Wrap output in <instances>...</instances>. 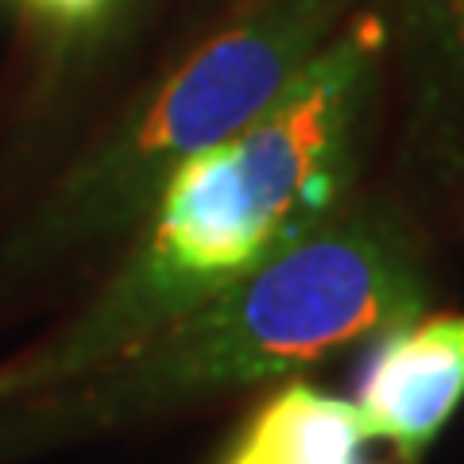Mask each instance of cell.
<instances>
[{
  "instance_id": "1",
  "label": "cell",
  "mask_w": 464,
  "mask_h": 464,
  "mask_svg": "<svg viewBox=\"0 0 464 464\" xmlns=\"http://www.w3.org/2000/svg\"><path fill=\"white\" fill-rule=\"evenodd\" d=\"M380 51V16H356L256 121L186 159L105 295L54 341L0 368V402L78 380L329 221Z\"/></svg>"
},
{
  "instance_id": "2",
  "label": "cell",
  "mask_w": 464,
  "mask_h": 464,
  "mask_svg": "<svg viewBox=\"0 0 464 464\" xmlns=\"http://www.w3.org/2000/svg\"><path fill=\"white\" fill-rule=\"evenodd\" d=\"M426 283L411 248L372 217H337L248 279L70 383L35 391L0 422V453L228 387L306 372L341 348L414 322Z\"/></svg>"
},
{
  "instance_id": "3",
  "label": "cell",
  "mask_w": 464,
  "mask_h": 464,
  "mask_svg": "<svg viewBox=\"0 0 464 464\" xmlns=\"http://www.w3.org/2000/svg\"><path fill=\"white\" fill-rule=\"evenodd\" d=\"M341 0H267L190 54L105 148L70 174L20 252L66 248L132 225L186 159L256 121L325 47Z\"/></svg>"
},
{
  "instance_id": "4",
  "label": "cell",
  "mask_w": 464,
  "mask_h": 464,
  "mask_svg": "<svg viewBox=\"0 0 464 464\" xmlns=\"http://www.w3.org/2000/svg\"><path fill=\"white\" fill-rule=\"evenodd\" d=\"M464 402V314L414 317L380 333L356 380V414L368 438L422 464Z\"/></svg>"
},
{
  "instance_id": "5",
  "label": "cell",
  "mask_w": 464,
  "mask_h": 464,
  "mask_svg": "<svg viewBox=\"0 0 464 464\" xmlns=\"http://www.w3.org/2000/svg\"><path fill=\"white\" fill-rule=\"evenodd\" d=\"M356 406L314 383H286L240 426L221 464H375Z\"/></svg>"
},
{
  "instance_id": "6",
  "label": "cell",
  "mask_w": 464,
  "mask_h": 464,
  "mask_svg": "<svg viewBox=\"0 0 464 464\" xmlns=\"http://www.w3.org/2000/svg\"><path fill=\"white\" fill-rule=\"evenodd\" d=\"M411 16L441 74L464 90V0H411Z\"/></svg>"
},
{
  "instance_id": "7",
  "label": "cell",
  "mask_w": 464,
  "mask_h": 464,
  "mask_svg": "<svg viewBox=\"0 0 464 464\" xmlns=\"http://www.w3.org/2000/svg\"><path fill=\"white\" fill-rule=\"evenodd\" d=\"M32 5L47 8L51 16H58V20L78 24V20H90V16H97V12L105 8L109 0H32Z\"/></svg>"
}]
</instances>
